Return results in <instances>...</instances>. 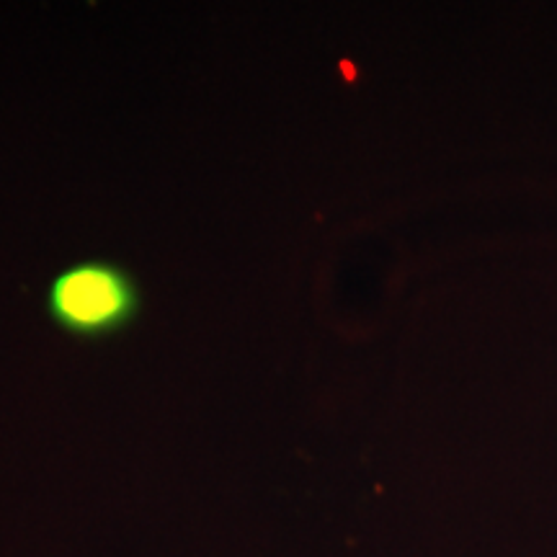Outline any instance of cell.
Segmentation results:
<instances>
[{"label":"cell","mask_w":557,"mask_h":557,"mask_svg":"<svg viewBox=\"0 0 557 557\" xmlns=\"http://www.w3.org/2000/svg\"><path fill=\"white\" fill-rule=\"evenodd\" d=\"M45 312L75 341L114 338L143 312V287L120 261L78 259L50 278Z\"/></svg>","instance_id":"cell-1"}]
</instances>
